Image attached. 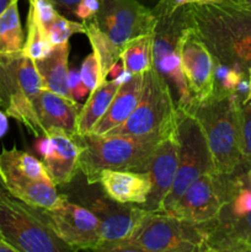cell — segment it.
<instances>
[{
    "label": "cell",
    "instance_id": "cell-4",
    "mask_svg": "<svg viewBox=\"0 0 251 252\" xmlns=\"http://www.w3.org/2000/svg\"><path fill=\"white\" fill-rule=\"evenodd\" d=\"M42 89L43 84L33 59L22 51L0 54V110L37 138L46 135L34 106Z\"/></svg>",
    "mask_w": 251,
    "mask_h": 252
},
{
    "label": "cell",
    "instance_id": "cell-25",
    "mask_svg": "<svg viewBox=\"0 0 251 252\" xmlns=\"http://www.w3.org/2000/svg\"><path fill=\"white\" fill-rule=\"evenodd\" d=\"M83 22L84 26H85V34L90 41L93 52L97 56L98 61H100L103 78L107 79L111 69L120 62L121 51L117 47L113 46L112 42L107 38V36L103 32H101L100 29L91 20H86Z\"/></svg>",
    "mask_w": 251,
    "mask_h": 252
},
{
    "label": "cell",
    "instance_id": "cell-24",
    "mask_svg": "<svg viewBox=\"0 0 251 252\" xmlns=\"http://www.w3.org/2000/svg\"><path fill=\"white\" fill-rule=\"evenodd\" d=\"M154 34V33H153ZM153 34L140 36L128 42L121 51L120 62L129 74H143L153 66Z\"/></svg>",
    "mask_w": 251,
    "mask_h": 252
},
{
    "label": "cell",
    "instance_id": "cell-8",
    "mask_svg": "<svg viewBox=\"0 0 251 252\" xmlns=\"http://www.w3.org/2000/svg\"><path fill=\"white\" fill-rule=\"evenodd\" d=\"M0 167L7 192L33 208H53L61 199L42 161L17 148L4 149Z\"/></svg>",
    "mask_w": 251,
    "mask_h": 252
},
{
    "label": "cell",
    "instance_id": "cell-36",
    "mask_svg": "<svg viewBox=\"0 0 251 252\" xmlns=\"http://www.w3.org/2000/svg\"><path fill=\"white\" fill-rule=\"evenodd\" d=\"M0 252H17V250L14 246L10 245L5 239L0 236Z\"/></svg>",
    "mask_w": 251,
    "mask_h": 252
},
{
    "label": "cell",
    "instance_id": "cell-42",
    "mask_svg": "<svg viewBox=\"0 0 251 252\" xmlns=\"http://www.w3.org/2000/svg\"><path fill=\"white\" fill-rule=\"evenodd\" d=\"M248 1H250V2H251V0H248Z\"/></svg>",
    "mask_w": 251,
    "mask_h": 252
},
{
    "label": "cell",
    "instance_id": "cell-35",
    "mask_svg": "<svg viewBox=\"0 0 251 252\" xmlns=\"http://www.w3.org/2000/svg\"><path fill=\"white\" fill-rule=\"evenodd\" d=\"M7 128H9V123H7V116L5 115L1 110H0V138L4 137V134L6 133ZM0 175H1V177H2L1 167H0Z\"/></svg>",
    "mask_w": 251,
    "mask_h": 252
},
{
    "label": "cell",
    "instance_id": "cell-17",
    "mask_svg": "<svg viewBox=\"0 0 251 252\" xmlns=\"http://www.w3.org/2000/svg\"><path fill=\"white\" fill-rule=\"evenodd\" d=\"M101 220L102 246L98 251L121 243L130 236L145 214V209L135 204H123L106 197H95L85 204Z\"/></svg>",
    "mask_w": 251,
    "mask_h": 252
},
{
    "label": "cell",
    "instance_id": "cell-6",
    "mask_svg": "<svg viewBox=\"0 0 251 252\" xmlns=\"http://www.w3.org/2000/svg\"><path fill=\"white\" fill-rule=\"evenodd\" d=\"M177 130V106L167 81L152 66L143 73L139 101L128 120L105 135L165 137Z\"/></svg>",
    "mask_w": 251,
    "mask_h": 252
},
{
    "label": "cell",
    "instance_id": "cell-29",
    "mask_svg": "<svg viewBox=\"0 0 251 252\" xmlns=\"http://www.w3.org/2000/svg\"><path fill=\"white\" fill-rule=\"evenodd\" d=\"M79 73H80L81 81H83V84L88 88L90 93L95 90L103 81L107 80V79L103 78L100 61H98L97 56L94 52L84 59Z\"/></svg>",
    "mask_w": 251,
    "mask_h": 252
},
{
    "label": "cell",
    "instance_id": "cell-39",
    "mask_svg": "<svg viewBox=\"0 0 251 252\" xmlns=\"http://www.w3.org/2000/svg\"><path fill=\"white\" fill-rule=\"evenodd\" d=\"M4 192H7V189H6V187H5L4 180H2L1 175H0V194L4 193Z\"/></svg>",
    "mask_w": 251,
    "mask_h": 252
},
{
    "label": "cell",
    "instance_id": "cell-18",
    "mask_svg": "<svg viewBox=\"0 0 251 252\" xmlns=\"http://www.w3.org/2000/svg\"><path fill=\"white\" fill-rule=\"evenodd\" d=\"M97 184L113 201L140 207L147 202L152 189L147 172L132 170H103L98 176Z\"/></svg>",
    "mask_w": 251,
    "mask_h": 252
},
{
    "label": "cell",
    "instance_id": "cell-28",
    "mask_svg": "<svg viewBox=\"0 0 251 252\" xmlns=\"http://www.w3.org/2000/svg\"><path fill=\"white\" fill-rule=\"evenodd\" d=\"M241 165L251 169V100L241 103L240 107Z\"/></svg>",
    "mask_w": 251,
    "mask_h": 252
},
{
    "label": "cell",
    "instance_id": "cell-22",
    "mask_svg": "<svg viewBox=\"0 0 251 252\" xmlns=\"http://www.w3.org/2000/svg\"><path fill=\"white\" fill-rule=\"evenodd\" d=\"M121 81L118 78L113 80H105L102 84L93 90L86 100L85 105L80 108L76 122V134L84 135L91 133L96 123L102 118L107 111Z\"/></svg>",
    "mask_w": 251,
    "mask_h": 252
},
{
    "label": "cell",
    "instance_id": "cell-13",
    "mask_svg": "<svg viewBox=\"0 0 251 252\" xmlns=\"http://www.w3.org/2000/svg\"><path fill=\"white\" fill-rule=\"evenodd\" d=\"M90 20L120 51L128 42L154 33L157 22L153 10L138 0H100V7Z\"/></svg>",
    "mask_w": 251,
    "mask_h": 252
},
{
    "label": "cell",
    "instance_id": "cell-2",
    "mask_svg": "<svg viewBox=\"0 0 251 252\" xmlns=\"http://www.w3.org/2000/svg\"><path fill=\"white\" fill-rule=\"evenodd\" d=\"M241 103L236 94L213 95L189 112L203 128L217 174L234 175L241 165Z\"/></svg>",
    "mask_w": 251,
    "mask_h": 252
},
{
    "label": "cell",
    "instance_id": "cell-12",
    "mask_svg": "<svg viewBox=\"0 0 251 252\" xmlns=\"http://www.w3.org/2000/svg\"><path fill=\"white\" fill-rule=\"evenodd\" d=\"M46 223L71 250H96L102 246L101 220L90 208L71 202L65 194L53 208L39 209Z\"/></svg>",
    "mask_w": 251,
    "mask_h": 252
},
{
    "label": "cell",
    "instance_id": "cell-43",
    "mask_svg": "<svg viewBox=\"0 0 251 252\" xmlns=\"http://www.w3.org/2000/svg\"><path fill=\"white\" fill-rule=\"evenodd\" d=\"M0 236H1V235H0Z\"/></svg>",
    "mask_w": 251,
    "mask_h": 252
},
{
    "label": "cell",
    "instance_id": "cell-20",
    "mask_svg": "<svg viewBox=\"0 0 251 252\" xmlns=\"http://www.w3.org/2000/svg\"><path fill=\"white\" fill-rule=\"evenodd\" d=\"M142 83L143 74H133L129 79L121 83L107 111L91 130L93 134H107L128 120L139 101Z\"/></svg>",
    "mask_w": 251,
    "mask_h": 252
},
{
    "label": "cell",
    "instance_id": "cell-21",
    "mask_svg": "<svg viewBox=\"0 0 251 252\" xmlns=\"http://www.w3.org/2000/svg\"><path fill=\"white\" fill-rule=\"evenodd\" d=\"M69 42L56 44L46 57L34 61L44 89L71 98L68 88Z\"/></svg>",
    "mask_w": 251,
    "mask_h": 252
},
{
    "label": "cell",
    "instance_id": "cell-19",
    "mask_svg": "<svg viewBox=\"0 0 251 252\" xmlns=\"http://www.w3.org/2000/svg\"><path fill=\"white\" fill-rule=\"evenodd\" d=\"M34 106L46 132L51 128H59L68 134L76 135L80 106L75 100L43 88L37 96Z\"/></svg>",
    "mask_w": 251,
    "mask_h": 252
},
{
    "label": "cell",
    "instance_id": "cell-23",
    "mask_svg": "<svg viewBox=\"0 0 251 252\" xmlns=\"http://www.w3.org/2000/svg\"><path fill=\"white\" fill-rule=\"evenodd\" d=\"M25 34L19 14V0H12L0 15V54L21 52Z\"/></svg>",
    "mask_w": 251,
    "mask_h": 252
},
{
    "label": "cell",
    "instance_id": "cell-3",
    "mask_svg": "<svg viewBox=\"0 0 251 252\" xmlns=\"http://www.w3.org/2000/svg\"><path fill=\"white\" fill-rule=\"evenodd\" d=\"M76 135L83 144L79 171L89 185L97 184L103 170L147 172L150 158L161 140L157 137L96 135L93 133Z\"/></svg>",
    "mask_w": 251,
    "mask_h": 252
},
{
    "label": "cell",
    "instance_id": "cell-11",
    "mask_svg": "<svg viewBox=\"0 0 251 252\" xmlns=\"http://www.w3.org/2000/svg\"><path fill=\"white\" fill-rule=\"evenodd\" d=\"M231 176L217 172L202 175L166 213L196 225L211 223L233 196L235 180Z\"/></svg>",
    "mask_w": 251,
    "mask_h": 252
},
{
    "label": "cell",
    "instance_id": "cell-40",
    "mask_svg": "<svg viewBox=\"0 0 251 252\" xmlns=\"http://www.w3.org/2000/svg\"><path fill=\"white\" fill-rule=\"evenodd\" d=\"M248 185L249 186H250V189H251V169H249V171H248Z\"/></svg>",
    "mask_w": 251,
    "mask_h": 252
},
{
    "label": "cell",
    "instance_id": "cell-14",
    "mask_svg": "<svg viewBox=\"0 0 251 252\" xmlns=\"http://www.w3.org/2000/svg\"><path fill=\"white\" fill-rule=\"evenodd\" d=\"M179 48L182 73L194 107L214 95V59L196 31L187 24L180 36Z\"/></svg>",
    "mask_w": 251,
    "mask_h": 252
},
{
    "label": "cell",
    "instance_id": "cell-33",
    "mask_svg": "<svg viewBox=\"0 0 251 252\" xmlns=\"http://www.w3.org/2000/svg\"><path fill=\"white\" fill-rule=\"evenodd\" d=\"M100 7V0H81L76 6L74 16L78 17L81 22L93 19Z\"/></svg>",
    "mask_w": 251,
    "mask_h": 252
},
{
    "label": "cell",
    "instance_id": "cell-38",
    "mask_svg": "<svg viewBox=\"0 0 251 252\" xmlns=\"http://www.w3.org/2000/svg\"><path fill=\"white\" fill-rule=\"evenodd\" d=\"M248 78H249V85H250V88H249V93H248V95H246V97L244 98L243 103L244 102H248V101L251 100V71H249Z\"/></svg>",
    "mask_w": 251,
    "mask_h": 252
},
{
    "label": "cell",
    "instance_id": "cell-37",
    "mask_svg": "<svg viewBox=\"0 0 251 252\" xmlns=\"http://www.w3.org/2000/svg\"><path fill=\"white\" fill-rule=\"evenodd\" d=\"M11 1H12V0H0V15H1L2 12L5 11V9L9 6V4Z\"/></svg>",
    "mask_w": 251,
    "mask_h": 252
},
{
    "label": "cell",
    "instance_id": "cell-7",
    "mask_svg": "<svg viewBox=\"0 0 251 252\" xmlns=\"http://www.w3.org/2000/svg\"><path fill=\"white\" fill-rule=\"evenodd\" d=\"M0 235L17 252L73 251L57 236L37 208L9 192L0 194Z\"/></svg>",
    "mask_w": 251,
    "mask_h": 252
},
{
    "label": "cell",
    "instance_id": "cell-31",
    "mask_svg": "<svg viewBox=\"0 0 251 252\" xmlns=\"http://www.w3.org/2000/svg\"><path fill=\"white\" fill-rule=\"evenodd\" d=\"M192 2H194V0H160L157 4V6L152 10L155 16H157V19H159V17H167L171 16L180 7L192 4Z\"/></svg>",
    "mask_w": 251,
    "mask_h": 252
},
{
    "label": "cell",
    "instance_id": "cell-15",
    "mask_svg": "<svg viewBox=\"0 0 251 252\" xmlns=\"http://www.w3.org/2000/svg\"><path fill=\"white\" fill-rule=\"evenodd\" d=\"M38 150L42 162L56 186L70 184L79 171V158L83 144L78 135H70L59 128L47 129L41 137Z\"/></svg>",
    "mask_w": 251,
    "mask_h": 252
},
{
    "label": "cell",
    "instance_id": "cell-26",
    "mask_svg": "<svg viewBox=\"0 0 251 252\" xmlns=\"http://www.w3.org/2000/svg\"><path fill=\"white\" fill-rule=\"evenodd\" d=\"M53 48L51 43L48 32L41 20L38 19L36 12L32 7L29 6V14H27V36L25 38L22 53L29 58L41 59L46 57Z\"/></svg>",
    "mask_w": 251,
    "mask_h": 252
},
{
    "label": "cell",
    "instance_id": "cell-1",
    "mask_svg": "<svg viewBox=\"0 0 251 252\" xmlns=\"http://www.w3.org/2000/svg\"><path fill=\"white\" fill-rule=\"evenodd\" d=\"M184 19L216 62L248 76L251 71V2L218 0L184 6Z\"/></svg>",
    "mask_w": 251,
    "mask_h": 252
},
{
    "label": "cell",
    "instance_id": "cell-27",
    "mask_svg": "<svg viewBox=\"0 0 251 252\" xmlns=\"http://www.w3.org/2000/svg\"><path fill=\"white\" fill-rule=\"evenodd\" d=\"M47 32H48L51 43L56 46V44L69 42V38L73 34L85 33V26H84V22L74 21L59 14L49 25Z\"/></svg>",
    "mask_w": 251,
    "mask_h": 252
},
{
    "label": "cell",
    "instance_id": "cell-5",
    "mask_svg": "<svg viewBox=\"0 0 251 252\" xmlns=\"http://www.w3.org/2000/svg\"><path fill=\"white\" fill-rule=\"evenodd\" d=\"M103 251L203 252L206 233L202 225L161 212H145L130 236Z\"/></svg>",
    "mask_w": 251,
    "mask_h": 252
},
{
    "label": "cell",
    "instance_id": "cell-30",
    "mask_svg": "<svg viewBox=\"0 0 251 252\" xmlns=\"http://www.w3.org/2000/svg\"><path fill=\"white\" fill-rule=\"evenodd\" d=\"M29 4L30 7H32L33 11L36 12L38 19L41 20L46 29H48L52 21L61 14L57 10L53 0H29Z\"/></svg>",
    "mask_w": 251,
    "mask_h": 252
},
{
    "label": "cell",
    "instance_id": "cell-34",
    "mask_svg": "<svg viewBox=\"0 0 251 252\" xmlns=\"http://www.w3.org/2000/svg\"><path fill=\"white\" fill-rule=\"evenodd\" d=\"M57 10L61 12L63 16H74L76 6L81 0H53Z\"/></svg>",
    "mask_w": 251,
    "mask_h": 252
},
{
    "label": "cell",
    "instance_id": "cell-10",
    "mask_svg": "<svg viewBox=\"0 0 251 252\" xmlns=\"http://www.w3.org/2000/svg\"><path fill=\"white\" fill-rule=\"evenodd\" d=\"M185 26L184 6L171 16L157 19L153 34V66L171 88L177 111L189 113L193 108V100L182 73L179 48V39Z\"/></svg>",
    "mask_w": 251,
    "mask_h": 252
},
{
    "label": "cell",
    "instance_id": "cell-16",
    "mask_svg": "<svg viewBox=\"0 0 251 252\" xmlns=\"http://www.w3.org/2000/svg\"><path fill=\"white\" fill-rule=\"evenodd\" d=\"M177 165L179 140L176 130V133L160 140L150 158L147 174L150 177L152 189L142 208L148 212H162L164 202L171 191L176 177Z\"/></svg>",
    "mask_w": 251,
    "mask_h": 252
},
{
    "label": "cell",
    "instance_id": "cell-9",
    "mask_svg": "<svg viewBox=\"0 0 251 252\" xmlns=\"http://www.w3.org/2000/svg\"><path fill=\"white\" fill-rule=\"evenodd\" d=\"M177 140L179 165L176 177L161 213H166L202 175L216 172L203 128L191 113L177 111Z\"/></svg>",
    "mask_w": 251,
    "mask_h": 252
},
{
    "label": "cell",
    "instance_id": "cell-41",
    "mask_svg": "<svg viewBox=\"0 0 251 252\" xmlns=\"http://www.w3.org/2000/svg\"><path fill=\"white\" fill-rule=\"evenodd\" d=\"M212 1H218V0H194V2H212Z\"/></svg>",
    "mask_w": 251,
    "mask_h": 252
},
{
    "label": "cell",
    "instance_id": "cell-32",
    "mask_svg": "<svg viewBox=\"0 0 251 252\" xmlns=\"http://www.w3.org/2000/svg\"><path fill=\"white\" fill-rule=\"evenodd\" d=\"M68 88L71 98L75 100L76 102H79V100H81L88 93L90 94L88 88L81 81L80 73L75 70H71L68 73Z\"/></svg>",
    "mask_w": 251,
    "mask_h": 252
}]
</instances>
